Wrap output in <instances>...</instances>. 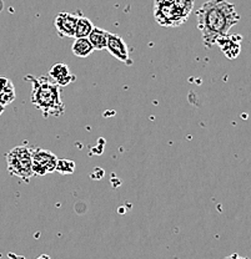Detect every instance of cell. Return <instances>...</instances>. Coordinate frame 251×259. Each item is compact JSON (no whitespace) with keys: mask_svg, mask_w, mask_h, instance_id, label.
Masks as SVG:
<instances>
[{"mask_svg":"<svg viewBox=\"0 0 251 259\" xmlns=\"http://www.w3.org/2000/svg\"><path fill=\"white\" fill-rule=\"evenodd\" d=\"M71 51L75 56H78V58H88V56L93 53L94 49L91 47L88 37H82V39L74 40Z\"/></svg>","mask_w":251,"mask_h":259,"instance_id":"7c38bea8","label":"cell"},{"mask_svg":"<svg viewBox=\"0 0 251 259\" xmlns=\"http://www.w3.org/2000/svg\"><path fill=\"white\" fill-rule=\"evenodd\" d=\"M38 259H50L49 255H42V257H39Z\"/></svg>","mask_w":251,"mask_h":259,"instance_id":"ac0fdd59","label":"cell"},{"mask_svg":"<svg viewBox=\"0 0 251 259\" xmlns=\"http://www.w3.org/2000/svg\"><path fill=\"white\" fill-rule=\"evenodd\" d=\"M31 155H33V148H29L26 146H17L12 148L5 155L7 168L9 174L20 178L24 182H29V180L34 176Z\"/></svg>","mask_w":251,"mask_h":259,"instance_id":"3957f363","label":"cell"},{"mask_svg":"<svg viewBox=\"0 0 251 259\" xmlns=\"http://www.w3.org/2000/svg\"><path fill=\"white\" fill-rule=\"evenodd\" d=\"M224 259H249V258L241 257V255H239V254H231V255H229V257H226Z\"/></svg>","mask_w":251,"mask_h":259,"instance_id":"2e32d148","label":"cell"},{"mask_svg":"<svg viewBox=\"0 0 251 259\" xmlns=\"http://www.w3.org/2000/svg\"><path fill=\"white\" fill-rule=\"evenodd\" d=\"M25 80H29L33 85L31 104L44 115V117H59L64 115L65 105L61 99V88L50 79L49 75L40 77L28 75Z\"/></svg>","mask_w":251,"mask_h":259,"instance_id":"7a4b0ae2","label":"cell"},{"mask_svg":"<svg viewBox=\"0 0 251 259\" xmlns=\"http://www.w3.org/2000/svg\"><path fill=\"white\" fill-rule=\"evenodd\" d=\"M172 4L177 8L180 13L189 19L191 12L194 10V0H171Z\"/></svg>","mask_w":251,"mask_h":259,"instance_id":"5bb4252c","label":"cell"},{"mask_svg":"<svg viewBox=\"0 0 251 259\" xmlns=\"http://www.w3.org/2000/svg\"><path fill=\"white\" fill-rule=\"evenodd\" d=\"M241 35H226L217 40L215 45H218L221 53L230 60H234L241 53Z\"/></svg>","mask_w":251,"mask_h":259,"instance_id":"ba28073f","label":"cell"},{"mask_svg":"<svg viewBox=\"0 0 251 259\" xmlns=\"http://www.w3.org/2000/svg\"><path fill=\"white\" fill-rule=\"evenodd\" d=\"M4 111H5V106H3V105L0 104V116H2L3 113H4Z\"/></svg>","mask_w":251,"mask_h":259,"instance_id":"e0dca14e","label":"cell"},{"mask_svg":"<svg viewBox=\"0 0 251 259\" xmlns=\"http://www.w3.org/2000/svg\"><path fill=\"white\" fill-rule=\"evenodd\" d=\"M198 29L202 42L212 48L218 39L229 35V31L240 21V15L233 3L228 0H207L196 12Z\"/></svg>","mask_w":251,"mask_h":259,"instance_id":"6da1fadb","label":"cell"},{"mask_svg":"<svg viewBox=\"0 0 251 259\" xmlns=\"http://www.w3.org/2000/svg\"><path fill=\"white\" fill-rule=\"evenodd\" d=\"M107 36H109V32H107L106 30L94 26L93 31H91L90 35L88 36L89 41H90L94 51L95 50L101 51V50H105V49H106Z\"/></svg>","mask_w":251,"mask_h":259,"instance_id":"8fae6325","label":"cell"},{"mask_svg":"<svg viewBox=\"0 0 251 259\" xmlns=\"http://www.w3.org/2000/svg\"><path fill=\"white\" fill-rule=\"evenodd\" d=\"M75 167H77V163H75L74 161L63 158V160H58V164H56V171L61 175H71V174H74Z\"/></svg>","mask_w":251,"mask_h":259,"instance_id":"9a60e30c","label":"cell"},{"mask_svg":"<svg viewBox=\"0 0 251 259\" xmlns=\"http://www.w3.org/2000/svg\"><path fill=\"white\" fill-rule=\"evenodd\" d=\"M106 50L109 51L117 60L121 61V63L126 65H133V60H131L130 56H129L128 44H126L125 40L121 36H119V35L109 32Z\"/></svg>","mask_w":251,"mask_h":259,"instance_id":"8992f818","label":"cell"},{"mask_svg":"<svg viewBox=\"0 0 251 259\" xmlns=\"http://www.w3.org/2000/svg\"><path fill=\"white\" fill-rule=\"evenodd\" d=\"M93 29H94V25H93V23H91L90 19L79 15V20H78L77 29H75L74 39L88 37L89 35H90V32L93 31Z\"/></svg>","mask_w":251,"mask_h":259,"instance_id":"4fadbf2b","label":"cell"},{"mask_svg":"<svg viewBox=\"0 0 251 259\" xmlns=\"http://www.w3.org/2000/svg\"><path fill=\"white\" fill-rule=\"evenodd\" d=\"M154 18L161 26L175 28L188 21L171 0H154Z\"/></svg>","mask_w":251,"mask_h":259,"instance_id":"277c9868","label":"cell"},{"mask_svg":"<svg viewBox=\"0 0 251 259\" xmlns=\"http://www.w3.org/2000/svg\"><path fill=\"white\" fill-rule=\"evenodd\" d=\"M79 15L69 12H61L56 15L54 25L61 37H74Z\"/></svg>","mask_w":251,"mask_h":259,"instance_id":"52a82bcc","label":"cell"},{"mask_svg":"<svg viewBox=\"0 0 251 259\" xmlns=\"http://www.w3.org/2000/svg\"><path fill=\"white\" fill-rule=\"evenodd\" d=\"M59 158L51 151L43 150V148H33L31 155V163H33V172L38 176H45L56 171V164Z\"/></svg>","mask_w":251,"mask_h":259,"instance_id":"5b68a950","label":"cell"},{"mask_svg":"<svg viewBox=\"0 0 251 259\" xmlns=\"http://www.w3.org/2000/svg\"><path fill=\"white\" fill-rule=\"evenodd\" d=\"M49 77L60 88L70 85V83L77 80V76L70 71L69 66L66 64L61 63L51 66V69L49 70Z\"/></svg>","mask_w":251,"mask_h":259,"instance_id":"9c48e42d","label":"cell"},{"mask_svg":"<svg viewBox=\"0 0 251 259\" xmlns=\"http://www.w3.org/2000/svg\"><path fill=\"white\" fill-rule=\"evenodd\" d=\"M15 97H17V93H15L12 80L0 76V104L3 106H8L14 101Z\"/></svg>","mask_w":251,"mask_h":259,"instance_id":"30bf717a","label":"cell"}]
</instances>
